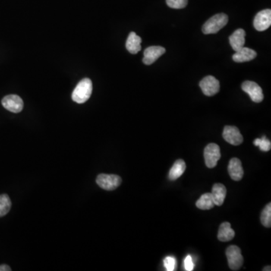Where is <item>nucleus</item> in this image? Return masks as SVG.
Here are the masks:
<instances>
[{
    "mask_svg": "<svg viewBox=\"0 0 271 271\" xmlns=\"http://www.w3.org/2000/svg\"><path fill=\"white\" fill-rule=\"evenodd\" d=\"M93 90L92 82L89 79H84L79 82L73 90L72 99L77 103L82 104L89 100Z\"/></svg>",
    "mask_w": 271,
    "mask_h": 271,
    "instance_id": "obj_1",
    "label": "nucleus"
},
{
    "mask_svg": "<svg viewBox=\"0 0 271 271\" xmlns=\"http://www.w3.org/2000/svg\"><path fill=\"white\" fill-rule=\"evenodd\" d=\"M228 22V17L226 14L220 13L206 20L202 27V32L204 34H215L226 26Z\"/></svg>",
    "mask_w": 271,
    "mask_h": 271,
    "instance_id": "obj_2",
    "label": "nucleus"
},
{
    "mask_svg": "<svg viewBox=\"0 0 271 271\" xmlns=\"http://www.w3.org/2000/svg\"><path fill=\"white\" fill-rule=\"evenodd\" d=\"M96 184L106 191H113L121 184V177L114 174H99L96 178Z\"/></svg>",
    "mask_w": 271,
    "mask_h": 271,
    "instance_id": "obj_3",
    "label": "nucleus"
},
{
    "mask_svg": "<svg viewBox=\"0 0 271 271\" xmlns=\"http://www.w3.org/2000/svg\"><path fill=\"white\" fill-rule=\"evenodd\" d=\"M205 164L208 168H214L221 158L220 148L215 143H210L204 149Z\"/></svg>",
    "mask_w": 271,
    "mask_h": 271,
    "instance_id": "obj_4",
    "label": "nucleus"
},
{
    "mask_svg": "<svg viewBox=\"0 0 271 271\" xmlns=\"http://www.w3.org/2000/svg\"><path fill=\"white\" fill-rule=\"evenodd\" d=\"M228 266L232 271H238L243 264V258L241 250L237 246H231L226 250Z\"/></svg>",
    "mask_w": 271,
    "mask_h": 271,
    "instance_id": "obj_5",
    "label": "nucleus"
},
{
    "mask_svg": "<svg viewBox=\"0 0 271 271\" xmlns=\"http://www.w3.org/2000/svg\"><path fill=\"white\" fill-rule=\"evenodd\" d=\"M200 87L206 96H212L220 90V83L214 76H208L200 81Z\"/></svg>",
    "mask_w": 271,
    "mask_h": 271,
    "instance_id": "obj_6",
    "label": "nucleus"
},
{
    "mask_svg": "<svg viewBox=\"0 0 271 271\" xmlns=\"http://www.w3.org/2000/svg\"><path fill=\"white\" fill-rule=\"evenodd\" d=\"M242 89L243 91L248 93L253 102L259 103L263 101V91L262 88L257 83L251 81H246L242 84Z\"/></svg>",
    "mask_w": 271,
    "mask_h": 271,
    "instance_id": "obj_7",
    "label": "nucleus"
},
{
    "mask_svg": "<svg viewBox=\"0 0 271 271\" xmlns=\"http://www.w3.org/2000/svg\"><path fill=\"white\" fill-rule=\"evenodd\" d=\"M254 27L259 32L268 30L271 25V10L265 9L259 11L255 17Z\"/></svg>",
    "mask_w": 271,
    "mask_h": 271,
    "instance_id": "obj_8",
    "label": "nucleus"
},
{
    "mask_svg": "<svg viewBox=\"0 0 271 271\" xmlns=\"http://www.w3.org/2000/svg\"><path fill=\"white\" fill-rule=\"evenodd\" d=\"M2 104L4 108L13 113H19L23 110V99L17 95L11 94L5 96L2 99Z\"/></svg>",
    "mask_w": 271,
    "mask_h": 271,
    "instance_id": "obj_9",
    "label": "nucleus"
},
{
    "mask_svg": "<svg viewBox=\"0 0 271 271\" xmlns=\"http://www.w3.org/2000/svg\"><path fill=\"white\" fill-rule=\"evenodd\" d=\"M222 137L225 141L233 146H239L243 142V137L240 130L234 126H225Z\"/></svg>",
    "mask_w": 271,
    "mask_h": 271,
    "instance_id": "obj_10",
    "label": "nucleus"
},
{
    "mask_svg": "<svg viewBox=\"0 0 271 271\" xmlns=\"http://www.w3.org/2000/svg\"><path fill=\"white\" fill-rule=\"evenodd\" d=\"M166 52V49L161 46H150L144 51L143 61L146 65L154 64L160 57Z\"/></svg>",
    "mask_w": 271,
    "mask_h": 271,
    "instance_id": "obj_11",
    "label": "nucleus"
},
{
    "mask_svg": "<svg viewBox=\"0 0 271 271\" xmlns=\"http://www.w3.org/2000/svg\"><path fill=\"white\" fill-rule=\"evenodd\" d=\"M228 171L230 177L234 181L241 180L244 174L241 161L238 158H234L231 159L228 165Z\"/></svg>",
    "mask_w": 271,
    "mask_h": 271,
    "instance_id": "obj_12",
    "label": "nucleus"
},
{
    "mask_svg": "<svg viewBox=\"0 0 271 271\" xmlns=\"http://www.w3.org/2000/svg\"><path fill=\"white\" fill-rule=\"evenodd\" d=\"M257 57V53L251 48L243 47L239 51H236L233 55V60L236 63L248 62L253 61Z\"/></svg>",
    "mask_w": 271,
    "mask_h": 271,
    "instance_id": "obj_13",
    "label": "nucleus"
},
{
    "mask_svg": "<svg viewBox=\"0 0 271 271\" xmlns=\"http://www.w3.org/2000/svg\"><path fill=\"white\" fill-rule=\"evenodd\" d=\"M246 32L243 29H238L229 37V42L233 49L239 51L244 47L246 42Z\"/></svg>",
    "mask_w": 271,
    "mask_h": 271,
    "instance_id": "obj_14",
    "label": "nucleus"
},
{
    "mask_svg": "<svg viewBox=\"0 0 271 271\" xmlns=\"http://www.w3.org/2000/svg\"><path fill=\"white\" fill-rule=\"evenodd\" d=\"M211 194H212L215 205L219 206H222L225 201V197H226V187L221 183H216L212 187Z\"/></svg>",
    "mask_w": 271,
    "mask_h": 271,
    "instance_id": "obj_15",
    "label": "nucleus"
},
{
    "mask_svg": "<svg viewBox=\"0 0 271 271\" xmlns=\"http://www.w3.org/2000/svg\"><path fill=\"white\" fill-rule=\"evenodd\" d=\"M141 38L134 32H131L127 37L126 48L130 54H137L141 50Z\"/></svg>",
    "mask_w": 271,
    "mask_h": 271,
    "instance_id": "obj_16",
    "label": "nucleus"
},
{
    "mask_svg": "<svg viewBox=\"0 0 271 271\" xmlns=\"http://www.w3.org/2000/svg\"><path fill=\"white\" fill-rule=\"evenodd\" d=\"M235 232L231 228V224L229 222H223L219 227V233H218V239L222 242H228L233 240Z\"/></svg>",
    "mask_w": 271,
    "mask_h": 271,
    "instance_id": "obj_17",
    "label": "nucleus"
},
{
    "mask_svg": "<svg viewBox=\"0 0 271 271\" xmlns=\"http://www.w3.org/2000/svg\"><path fill=\"white\" fill-rule=\"evenodd\" d=\"M186 169L185 162L183 160L179 159L174 163L169 173V179L171 180H177L184 174Z\"/></svg>",
    "mask_w": 271,
    "mask_h": 271,
    "instance_id": "obj_18",
    "label": "nucleus"
},
{
    "mask_svg": "<svg viewBox=\"0 0 271 271\" xmlns=\"http://www.w3.org/2000/svg\"><path fill=\"white\" fill-rule=\"evenodd\" d=\"M196 206L198 209H203V210H208V209L213 208L215 205L214 203L212 194L206 193V194H203L196 202Z\"/></svg>",
    "mask_w": 271,
    "mask_h": 271,
    "instance_id": "obj_19",
    "label": "nucleus"
},
{
    "mask_svg": "<svg viewBox=\"0 0 271 271\" xmlns=\"http://www.w3.org/2000/svg\"><path fill=\"white\" fill-rule=\"evenodd\" d=\"M11 207V201L7 194L0 195V217L5 216Z\"/></svg>",
    "mask_w": 271,
    "mask_h": 271,
    "instance_id": "obj_20",
    "label": "nucleus"
},
{
    "mask_svg": "<svg viewBox=\"0 0 271 271\" xmlns=\"http://www.w3.org/2000/svg\"><path fill=\"white\" fill-rule=\"evenodd\" d=\"M261 222L265 228L271 227V203H268L262 211L261 215Z\"/></svg>",
    "mask_w": 271,
    "mask_h": 271,
    "instance_id": "obj_21",
    "label": "nucleus"
},
{
    "mask_svg": "<svg viewBox=\"0 0 271 271\" xmlns=\"http://www.w3.org/2000/svg\"><path fill=\"white\" fill-rule=\"evenodd\" d=\"M254 145L259 146L262 152H269L271 149V143L270 140H267L266 137H263L261 139H256L254 141Z\"/></svg>",
    "mask_w": 271,
    "mask_h": 271,
    "instance_id": "obj_22",
    "label": "nucleus"
},
{
    "mask_svg": "<svg viewBox=\"0 0 271 271\" xmlns=\"http://www.w3.org/2000/svg\"><path fill=\"white\" fill-rule=\"evenodd\" d=\"M168 6L174 9H181L187 5V0H166Z\"/></svg>",
    "mask_w": 271,
    "mask_h": 271,
    "instance_id": "obj_23",
    "label": "nucleus"
},
{
    "mask_svg": "<svg viewBox=\"0 0 271 271\" xmlns=\"http://www.w3.org/2000/svg\"><path fill=\"white\" fill-rule=\"evenodd\" d=\"M176 264H177V261L175 258L172 256H168L164 260V265L168 271H174L175 270Z\"/></svg>",
    "mask_w": 271,
    "mask_h": 271,
    "instance_id": "obj_24",
    "label": "nucleus"
},
{
    "mask_svg": "<svg viewBox=\"0 0 271 271\" xmlns=\"http://www.w3.org/2000/svg\"><path fill=\"white\" fill-rule=\"evenodd\" d=\"M184 270L186 271H191L194 270V265L193 262L192 258L190 256H187L184 260Z\"/></svg>",
    "mask_w": 271,
    "mask_h": 271,
    "instance_id": "obj_25",
    "label": "nucleus"
},
{
    "mask_svg": "<svg viewBox=\"0 0 271 271\" xmlns=\"http://www.w3.org/2000/svg\"><path fill=\"white\" fill-rule=\"evenodd\" d=\"M11 269L8 265H0V271H11Z\"/></svg>",
    "mask_w": 271,
    "mask_h": 271,
    "instance_id": "obj_26",
    "label": "nucleus"
},
{
    "mask_svg": "<svg viewBox=\"0 0 271 271\" xmlns=\"http://www.w3.org/2000/svg\"><path fill=\"white\" fill-rule=\"evenodd\" d=\"M263 271H271V266L269 267H266V268H265V269H263Z\"/></svg>",
    "mask_w": 271,
    "mask_h": 271,
    "instance_id": "obj_27",
    "label": "nucleus"
}]
</instances>
